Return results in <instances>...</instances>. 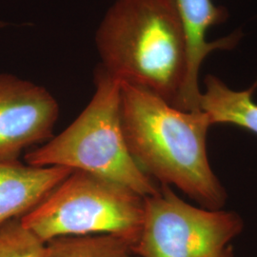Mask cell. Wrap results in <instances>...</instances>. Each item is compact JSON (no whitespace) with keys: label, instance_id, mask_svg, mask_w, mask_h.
<instances>
[{"label":"cell","instance_id":"cell-4","mask_svg":"<svg viewBox=\"0 0 257 257\" xmlns=\"http://www.w3.org/2000/svg\"><path fill=\"white\" fill-rule=\"evenodd\" d=\"M145 197L116 181L75 170L20 220L46 244L60 236L110 234L137 244Z\"/></svg>","mask_w":257,"mask_h":257},{"label":"cell","instance_id":"cell-11","mask_svg":"<svg viewBox=\"0 0 257 257\" xmlns=\"http://www.w3.org/2000/svg\"><path fill=\"white\" fill-rule=\"evenodd\" d=\"M45 245L23 226L20 218L0 227V257H43Z\"/></svg>","mask_w":257,"mask_h":257},{"label":"cell","instance_id":"cell-6","mask_svg":"<svg viewBox=\"0 0 257 257\" xmlns=\"http://www.w3.org/2000/svg\"><path fill=\"white\" fill-rule=\"evenodd\" d=\"M59 105L43 86L0 74V162L19 160L32 146L54 137Z\"/></svg>","mask_w":257,"mask_h":257},{"label":"cell","instance_id":"cell-10","mask_svg":"<svg viewBox=\"0 0 257 257\" xmlns=\"http://www.w3.org/2000/svg\"><path fill=\"white\" fill-rule=\"evenodd\" d=\"M43 257H139L127 241L110 234L60 236L47 242Z\"/></svg>","mask_w":257,"mask_h":257},{"label":"cell","instance_id":"cell-7","mask_svg":"<svg viewBox=\"0 0 257 257\" xmlns=\"http://www.w3.org/2000/svg\"><path fill=\"white\" fill-rule=\"evenodd\" d=\"M181 21L187 43V75L177 109L186 111L200 110L201 93L199 71L205 58L216 50H230L238 43L242 34L237 31L215 41L207 40L210 28L221 24L228 18L224 7H218L211 0H173Z\"/></svg>","mask_w":257,"mask_h":257},{"label":"cell","instance_id":"cell-8","mask_svg":"<svg viewBox=\"0 0 257 257\" xmlns=\"http://www.w3.org/2000/svg\"><path fill=\"white\" fill-rule=\"evenodd\" d=\"M73 171L58 166H31L19 160L0 162V227L34 210Z\"/></svg>","mask_w":257,"mask_h":257},{"label":"cell","instance_id":"cell-1","mask_svg":"<svg viewBox=\"0 0 257 257\" xmlns=\"http://www.w3.org/2000/svg\"><path fill=\"white\" fill-rule=\"evenodd\" d=\"M120 84L123 133L141 170L203 208L221 210L227 193L208 159L207 134L212 125L208 114L177 109L145 89Z\"/></svg>","mask_w":257,"mask_h":257},{"label":"cell","instance_id":"cell-2","mask_svg":"<svg viewBox=\"0 0 257 257\" xmlns=\"http://www.w3.org/2000/svg\"><path fill=\"white\" fill-rule=\"evenodd\" d=\"M95 44L105 72L176 108L188 54L173 0H115L97 28Z\"/></svg>","mask_w":257,"mask_h":257},{"label":"cell","instance_id":"cell-12","mask_svg":"<svg viewBox=\"0 0 257 257\" xmlns=\"http://www.w3.org/2000/svg\"><path fill=\"white\" fill-rule=\"evenodd\" d=\"M7 24L6 23H4V22H2V21H0V28L5 27Z\"/></svg>","mask_w":257,"mask_h":257},{"label":"cell","instance_id":"cell-9","mask_svg":"<svg viewBox=\"0 0 257 257\" xmlns=\"http://www.w3.org/2000/svg\"><path fill=\"white\" fill-rule=\"evenodd\" d=\"M205 88L200 110L208 114L212 125H236L257 135V104L252 98L257 81L248 90L235 91L218 77L208 75Z\"/></svg>","mask_w":257,"mask_h":257},{"label":"cell","instance_id":"cell-3","mask_svg":"<svg viewBox=\"0 0 257 257\" xmlns=\"http://www.w3.org/2000/svg\"><path fill=\"white\" fill-rule=\"evenodd\" d=\"M24 159L31 166H58L99 175L144 197L160 191V185L141 170L128 151L121 119V84L100 66L94 93L82 112Z\"/></svg>","mask_w":257,"mask_h":257},{"label":"cell","instance_id":"cell-5","mask_svg":"<svg viewBox=\"0 0 257 257\" xmlns=\"http://www.w3.org/2000/svg\"><path fill=\"white\" fill-rule=\"evenodd\" d=\"M243 230L234 211L210 210L185 202L160 185L145 197V216L134 252L139 257H233L230 242Z\"/></svg>","mask_w":257,"mask_h":257}]
</instances>
